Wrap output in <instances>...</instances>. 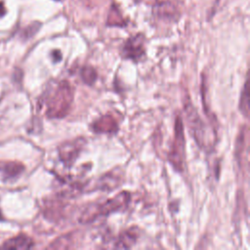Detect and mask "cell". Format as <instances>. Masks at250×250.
Masks as SVG:
<instances>
[{
    "mask_svg": "<svg viewBox=\"0 0 250 250\" xmlns=\"http://www.w3.org/2000/svg\"><path fill=\"white\" fill-rule=\"evenodd\" d=\"M73 102V90L71 85L62 80L55 85L47 95L46 114L50 118H62L70 110Z\"/></svg>",
    "mask_w": 250,
    "mask_h": 250,
    "instance_id": "1",
    "label": "cell"
},
{
    "mask_svg": "<svg viewBox=\"0 0 250 250\" xmlns=\"http://www.w3.org/2000/svg\"><path fill=\"white\" fill-rule=\"evenodd\" d=\"M130 193L121 191L114 197L99 204H90L81 214L79 221L82 224H88L101 216H107L113 212L121 211L127 207L130 201Z\"/></svg>",
    "mask_w": 250,
    "mask_h": 250,
    "instance_id": "2",
    "label": "cell"
},
{
    "mask_svg": "<svg viewBox=\"0 0 250 250\" xmlns=\"http://www.w3.org/2000/svg\"><path fill=\"white\" fill-rule=\"evenodd\" d=\"M185 135L184 124L181 115H178L175 120L174 138L168 152V160L177 171H183L185 165Z\"/></svg>",
    "mask_w": 250,
    "mask_h": 250,
    "instance_id": "3",
    "label": "cell"
},
{
    "mask_svg": "<svg viewBox=\"0 0 250 250\" xmlns=\"http://www.w3.org/2000/svg\"><path fill=\"white\" fill-rule=\"evenodd\" d=\"M185 111L187 115V120L189 126V130L196 141L197 145L200 147H204L206 146V128L205 124L200 118L196 108L192 105L190 101H187L185 103Z\"/></svg>",
    "mask_w": 250,
    "mask_h": 250,
    "instance_id": "4",
    "label": "cell"
},
{
    "mask_svg": "<svg viewBox=\"0 0 250 250\" xmlns=\"http://www.w3.org/2000/svg\"><path fill=\"white\" fill-rule=\"evenodd\" d=\"M146 38L143 34L138 33L128 38L122 47V56L125 59L139 62L146 54Z\"/></svg>",
    "mask_w": 250,
    "mask_h": 250,
    "instance_id": "5",
    "label": "cell"
},
{
    "mask_svg": "<svg viewBox=\"0 0 250 250\" xmlns=\"http://www.w3.org/2000/svg\"><path fill=\"white\" fill-rule=\"evenodd\" d=\"M124 181V172L120 168H115L110 172L105 173L100 177L96 183L90 187V190H104L110 191L119 187Z\"/></svg>",
    "mask_w": 250,
    "mask_h": 250,
    "instance_id": "6",
    "label": "cell"
},
{
    "mask_svg": "<svg viewBox=\"0 0 250 250\" xmlns=\"http://www.w3.org/2000/svg\"><path fill=\"white\" fill-rule=\"evenodd\" d=\"M86 144L85 139L79 138L74 141L63 143L59 147L60 159L66 167L72 166Z\"/></svg>",
    "mask_w": 250,
    "mask_h": 250,
    "instance_id": "7",
    "label": "cell"
},
{
    "mask_svg": "<svg viewBox=\"0 0 250 250\" xmlns=\"http://www.w3.org/2000/svg\"><path fill=\"white\" fill-rule=\"evenodd\" d=\"M153 15L164 21H177L181 16L180 7L171 0H165L159 3H156L153 7Z\"/></svg>",
    "mask_w": 250,
    "mask_h": 250,
    "instance_id": "8",
    "label": "cell"
},
{
    "mask_svg": "<svg viewBox=\"0 0 250 250\" xmlns=\"http://www.w3.org/2000/svg\"><path fill=\"white\" fill-rule=\"evenodd\" d=\"M91 129L99 134H113L118 131V124L114 117L106 114L96 119L91 124Z\"/></svg>",
    "mask_w": 250,
    "mask_h": 250,
    "instance_id": "9",
    "label": "cell"
},
{
    "mask_svg": "<svg viewBox=\"0 0 250 250\" xmlns=\"http://www.w3.org/2000/svg\"><path fill=\"white\" fill-rule=\"evenodd\" d=\"M139 237V229L136 227H132L128 229H126L125 231H123L116 243H115V247L116 248H120V249H124V248H131L137 241Z\"/></svg>",
    "mask_w": 250,
    "mask_h": 250,
    "instance_id": "10",
    "label": "cell"
},
{
    "mask_svg": "<svg viewBox=\"0 0 250 250\" xmlns=\"http://www.w3.org/2000/svg\"><path fill=\"white\" fill-rule=\"evenodd\" d=\"M32 247H33L32 239L30 237L24 235V234H21V235H18L16 237H13V238L7 240L1 246V248L9 249V250H13V249H17V250L30 249Z\"/></svg>",
    "mask_w": 250,
    "mask_h": 250,
    "instance_id": "11",
    "label": "cell"
},
{
    "mask_svg": "<svg viewBox=\"0 0 250 250\" xmlns=\"http://www.w3.org/2000/svg\"><path fill=\"white\" fill-rule=\"evenodd\" d=\"M106 24L109 26H124V25H126V21H125L121 12L119 11L118 7L114 4H112L109 9Z\"/></svg>",
    "mask_w": 250,
    "mask_h": 250,
    "instance_id": "12",
    "label": "cell"
},
{
    "mask_svg": "<svg viewBox=\"0 0 250 250\" xmlns=\"http://www.w3.org/2000/svg\"><path fill=\"white\" fill-rule=\"evenodd\" d=\"M74 238L72 233H68L66 235L60 236L56 240L52 242V244L49 245V248L53 249H64V248H70L73 246Z\"/></svg>",
    "mask_w": 250,
    "mask_h": 250,
    "instance_id": "13",
    "label": "cell"
},
{
    "mask_svg": "<svg viewBox=\"0 0 250 250\" xmlns=\"http://www.w3.org/2000/svg\"><path fill=\"white\" fill-rule=\"evenodd\" d=\"M80 75H81L83 82L88 85H93L95 83V81L97 80V76H98L96 69L91 65L83 66L81 68Z\"/></svg>",
    "mask_w": 250,
    "mask_h": 250,
    "instance_id": "14",
    "label": "cell"
},
{
    "mask_svg": "<svg viewBox=\"0 0 250 250\" xmlns=\"http://www.w3.org/2000/svg\"><path fill=\"white\" fill-rule=\"evenodd\" d=\"M1 170L6 174L8 177H15L18 176L23 170V166L21 163L15 162H7L1 165Z\"/></svg>",
    "mask_w": 250,
    "mask_h": 250,
    "instance_id": "15",
    "label": "cell"
},
{
    "mask_svg": "<svg viewBox=\"0 0 250 250\" xmlns=\"http://www.w3.org/2000/svg\"><path fill=\"white\" fill-rule=\"evenodd\" d=\"M249 95H248V80H246L244 87H243V91L241 94V99H240V103H239V109L241 111V113L245 116L248 117V111H249Z\"/></svg>",
    "mask_w": 250,
    "mask_h": 250,
    "instance_id": "16",
    "label": "cell"
},
{
    "mask_svg": "<svg viewBox=\"0 0 250 250\" xmlns=\"http://www.w3.org/2000/svg\"><path fill=\"white\" fill-rule=\"evenodd\" d=\"M5 6H4V3L0 1V18H2L4 15H5Z\"/></svg>",
    "mask_w": 250,
    "mask_h": 250,
    "instance_id": "17",
    "label": "cell"
}]
</instances>
